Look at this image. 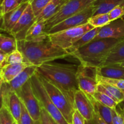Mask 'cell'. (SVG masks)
<instances>
[{"instance_id": "cell-1", "label": "cell", "mask_w": 124, "mask_h": 124, "mask_svg": "<svg viewBox=\"0 0 124 124\" xmlns=\"http://www.w3.org/2000/svg\"><path fill=\"white\" fill-rule=\"evenodd\" d=\"M78 67L76 64L49 62L37 66L36 72L59 89L75 107L74 96L79 89Z\"/></svg>"}, {"instance_id": "cell-2", "label": "cell", "mask_w": 124, "mask_h": 124, "mask_svg": "<svg viewBox=\"0 0 124 124\" xmlns=\"http://www.w3.org/2000/svg\"><path fill=\"white\" fill-rule=\"evenodd\" d=\"M17 46L23 55L24 62L36 66L70 55L67 51L53 44L48 36L42 41H17Z\"/></svg>"}, {"instance_id": "cell-3", "label": "cell", "mask_w": 124, "mask_h": 124, "mask_svg": "<svg viewBox=\"0 0 124 124\" xmlns=\"http://www.w3.org/2000/svg\"><path fill=\"white\" fill-rule=\"evenodd\" d=\"M124 38H102L94 40L71 52L70 55L76 58L81 64L88 68H96L102 65L110 51Z\"/></svg>"}, {"instance_id": "cell-4", "label": "cell", "mask_w": 124, "mask_h": 124, "mask_svg": "<svg viewBox=\"0 0 124 124\" xmlns=\"http://www.w3.org/2000/svg\"><path fill=\"white\" fill-rule=\"evenodd\" d=\"M30 81L33 91L41 108H44L58 124H69L50 99L37 72L30 78Z\"/></svg>"}, {"instance_id": "cell-5", "label": "cell", "mask_w": 124, "mask_h": 124, "mask_svg": "<svg viewBox=\"0 0 124 124\" xmlns=\"http://www.w3.org/2000/svg\"><path fill=\"white\" fill-rule=\"evenodd\" d=\"M38 75L53 103L60 111L67 122L69 124H72L73 116L76 110L75 107L59 89L42 76L39 74Z\"/></svg>"}, {"instance_id": "cell-6", "label": "cell", "mask_w": 124, "mask_h": 124, "mask_svg": "<svg viewBox=\"0 0 124 124\" xmlns=\"http://www.w3.org/2000/svg\"><path fill=\"white\" fill-rule=\"evenodd\" d=\"M93 28L94 27L93 26L87 23L76 27L47 35L53 44L68 51L82 35Z\"/></svg>"}, {"instance_id": "cell-7", "label": "cell", "mask_w": 124, "mask_h": 124, "mask_svg": "<svg viewBox=\"0 0 124 124\" xmlns=\"http://www.w3.org/2000/svg\"><path fill=\"white\" fill-rule=\"evenodd\" d=\"M97 0H67L54 15L46 21L45 32L47 33L54 26L64 19L82 12L92 6Z\"/></svg>"}, {"instance_id": "cell-8", "label": "cell", "mask_w": 124, "mask_h": 124, "mask_svg": "<svg viewBox=\"0 0 124 124\" xmlns=\"http://www.w3.org/2000/svg\"><path fill=\"white\" fill-rule=\"evenodd\" d=\"M17 94L33 119L39 124L41 107L33 91L30 79L23 85Z\"/></svg>"}, {"instance_id": "cell-9", "label": "cell", "mask_w": 124, "mask_h": 124, "mask_svg": "<svg viewBox=\"0 0 124 124\" xmlns=\"http://www.w3.org/2000/svg\"><path fill=\"white\" fill-rule=\"evenodd\" d=\"M96 68L85 67L80 64L78 67L77 81L79 89L89 97H93L96 92L98 81Z\"/></svg>"}, {"instance_id": "cell-10", "label": "cell", "mask_w": 124, "mask_h": 124, "mask_svg": "<svg viewBox=\"0 0 124 124\" xmlns=\"http://www.w3.org/2000/svg\"><path fill=\"white\" fill-rule=\"evenodd\" d=\"M94 10L95 7L93 4L82 12L64 19L56 25L54 26L46 34H54L87 24L88 23L89 18H90L94 14Z\"/></svg>"}, {"instance_id": "cell-11", "label": "cell", "mask_w": 124, "mask_h": 124, "mask_svg": "<svg viewBox=\"0 0 124 124\" xmlns=\"http://www.w3.org/2000/svg\"><path fill=\"white\" fill-rule=\"evenodd\" d=\"M35 16L31 9L30 3L22 14L21 17L13 28L10 35L17 41L25 40V35L29 28L35 22Z\"/></svg>"}, {"instance_id": "cell-12", "label": "cell", "mask_w": 124, "mask_h": 124, "mask_svg": "<svg viewBox=\"0 0 124 124\" xmlns=\"http://www.w3.org/2000/svg\"><path fill=\"white\" fill-rule=\"evenodd\" d=\"M85 92L79 89L74 96V105L78 111L85 119L86 122H91L94 118L95 110L92 99Z\"/></svg>"}, {"instance_id": "cell-13", "label": "cell", "mask_w": 124, "mask_h": 124, "mask_svg": "<svg viewBox=\"0 0 124 124\" xmlns=\"http://www.w3.org/2000/svg\"><path fill=\"white\" fill-rule=\"evenodd\" d=\"M36 66H30L24 69L10 82L7 83H1L2 97L10 92H15L16 94L18 93L22 88L23 85L27 81H29L30 78L36 72Z\"/></svg>"}, {"instance_id": "cell-14", "label": "cell", "mask_w": 124, "mask_h": 124, "mask_svg": "<svg viewBox=\"0 0 124 124\" xmlns=\"http://www.w3.org/2000/svg\"><path fill=\"white\" fill-rule=\"evenodd\" d=\"M102 38H124V20L122 18L112 21L101 27L94 40Z\"/></svg>"}, {"instance_id": "cell-15", "label": "cell", "mask_w": 124, "mask_h": 124, "mask_svg": "<svg viewBox=\"0 0 124 124\" xmlns=\"http://www.w3.org/2000/svg\"><path fill=\"white\" fill-rule=\"evenodd\" d=\"M29 3V2H23L13 10L3 15L1 19L0 30L10 34Z\"/></svg>"}, {"instance_id": "cell-16", "label": "cell", "mask_w": 124, "mask_h": 124, "mask_svg": "<svg viewBox=\"0 0 124 124\" xmlns=\"http://www.w3.org/2000/svg\"><path fill=\"white\" fill-rule=\"evenodd\" d=\"M30 66H32V64L27 62L19 64H6L0 68V82L2 83L10 82L24 69Z\"/></svg>"}, {"instance_id": "cell-17", "label": "cell", "mask_w": 124, "mask_h": 124, "mask_svg": "<svg viewBox=\"0 0 124 124\" xmlns=\"http://www.w3.org/2000/svg\"><path fill=\"white\" fill-rule=\"evenodd\" d=\"M3 106L6 107L15 122L19 120L21 113V101L15 92H10L3 96Z\"/></svg>"}, {"instance_id": "cell-18", "label": "cell", "mask_w": 124, "mask_h": 124, "mask_svg": "<svg viewBox=\"0 0 124 124\" xmlns=\"http://www.w3.org/2000/svg\"><path fill=\"white\" fill-rule=\"evenodd\" d=\"M46 21H38L31 26L25 35V41H38L45 40L48 37V35L45 32Z\"/></svg>"}, {"instance_id": "cell-19", "label": "cell", "mask_w": 124, "mask_h": 124, "mask_svg": "<svg viewBox=\"0 0 124 124\" xmlns=\"http://www.w3.org/2000/svg\"><path fill=\"white\" fill-rule=\"evenodd\" d=\"M67 1V0H51L41 13L35 18V22L38 21H47L61 9Z\"/></svg>"}, {"instance_id": "cell-20", "label": "cell", "mask_w": 124, "mask_h": 124, "mask_svg": "<svg viewBox=\"0 0 124 124\" xmlns=\"http://www.w3.org/2000/svg\"><path fill=\"white\" fill-rule=\"evenodd\" d=\"M124 62V39L111 49L103 63V66L117 64Z\"/></svg>"}, {"instance_id": "cell-21", "label": "cell", "mask_w": 124, "mask_h": 124, "mask_svg": "<svg viewBox=\"0 0 124 124\" xmlns=\"http://www.w3.org/2000/svg\"><path fill=\"white\" fill-rule=\"evenodd\" d=\"M96 74L103 77L124 79V69L115 65H107L96 68Z\"/></svg>"}, {"instance_id": "cell-22", "label": "cell", "mask_w": 124, "mask_h": 124, "mask_svg": "<svg viewBox=\"0 0 124 124\" xmlns=\"http://www.w3.org/2000/svg\"><path fill=\"white\" fill-rule=\"evenodd\" d=\"M121 4H124V0H97L93 4L95 7L93 15L108 13L113 9Z\"/></svg>"}, {"instance_id": "cell-23", "label": "cell", "mask_w": 124, "mask_h": 124, "mask_svg": "<svg viewBox=\"0 0 124 124\" xmlns=\"http://www.w3.org/2000/svg\"><path fill=\"white\" fill-rule=\"evenodd\" d=\"M100 29L101 27H94L93 28V29H92V30L87 32L85 33L84 35H82V36H81L76 43H74V44L73 45L72 47H71L70 49L68 50V52H69L70 54L71 52L76 51V50H78V49L83 47L84 46H85V45H86L87 44L89 43L90 42L93 41V40L95 38L96 35H98Z\"/></svg>"}, {"instance_id": "cell-24", "label": "cell", "mask_w": 124, "mask_h": 124, "mask_svg": "<svg viewBox=\"0 0 124 124\" xmlns=\"http://www.w3.org/2000/svg\"><path fill=\"white\" fill-rule=\"evenodd\" d=\"M18 49L17 40L13 36H8L0 33V50L6 54Z\"/></svg>"}, {"instance_id": "cell-25", "label": "cell", "mask_w": 124, "mask_h": 124, "mask_svg": "<svg viewBox=\"0 0 124 124\" xmlns=\"http://www.w3.org/2000/svg\"><path fill=\"white\" fill-rule=\"evenodd\" d=\"M94 106V110L104 119L108 124H113L112 123V109L96 100L93 97L92 99Z\"/></svg>"}, {"instance_id": "cell-26", "label": "cell", "mask_w": 124, "mask_h": 124, "mask_svg": "<svg viewBox=\"0 0 124 124\" xmlns=\"http://www.w3.org/2000/svg\"><path fill=\"white\" fill-rule=\"evenodd\" d=\"M93 97L96 100L99 102V103H102L104 105L107 106L111 109L116 108L119 105L113 98L102 92L96 91L93 95Z\"/></svg>"}, {"instance_id": "cell-27", "label": "cell", "mask_w": 124, "mask_h": 124, "mask_svg": "<svg viewBox=\"0 0 124 124\" xmlns=\"http://www.w3.org/2000/svg\"><path fill=\"white\" fill-rule=\"evenodd\" d=\"M111 21L109 18L108 13L93 15L88 21V23L94 27H102L108 24Z\"/></svg>"}, {"instance_id": "cell-28", "label": "cell", "mask_w": 124, "mask_h": 124, "mask_svg": "<svg viewBox=\"0 0 124 124\" xmlns=\"http://www.w3.org/2000/svg\"><path fill=\"white\" fill-rule=\"evenodd\" d=\"M51 0H31L30 4L36 18L41 13Z\"/></svg>"}, {"instance_id": "cell-29", "label": "cell", "mask_w": 124, "mask_h": 124, "mask_svg": "<svg viewBox=\"0 0 124 124\" xmlns=\"http://www.w3.org/2000/svg\"><path fill=\"white\" fill-rule=\"evenodd\" d=\"M101 83L102 84L104 87L112 94V96H113L114 98L116 100V102L118 104L123 102L124 99L123 90L117 88L115 87V86H113V85H109V84L102 83Z\"/></svg>"}, {"instance_id": "cell-30", "label": "cell", "mask_w": 124, "mask_h": 124, "mask_svg": "<svg viewBox=\"0 0 124 124\" xmlns=\"http://www.w3.org/2000/svg\"><path fill=\"white\" fill-rule=\"evenodd\" d=\"M96 79L98 83L109 84V85H113L120 89L124 90V79H109V78L103 77L99 76L98 75L96 76Z\"/></svg>"}, {"instance_id": "cell-31", "label": "cell", "mask_w": 124, "mask_h": 124, "mask_svg": "<svg viewBox=\"0 0 124 124\" xmlns=\"http://www.w3.org/2000/svg\"><path fill=\"white\" fill-rule=\"evenodd\" d=\"M24 62H24L23 55L19 50L16 49L13 52H11L9 54H7L6 64H19V63H22Z\"/></svg>"}, {"instance_id": "cell-32", "label": "cell", "mask_w": 124, "mask_h": 124, "mask_svg": "<svg viewBox=\"0 0 124 124\" xmlns=\"http://www.w3.org/2000/svg\"><path fill=\"white\" fill-rule=\"evenodd\" d=\"M19 6L16 0H2L0 6V12L2 16L13 10Z\"/></svg>"}, {"instance_id": "cell-33", "label": "cell", "mask_w": 124, "mask_h": 124, "mask_svg": "<svg viewBox=\"0 0 124 124\" xmlns=\"http://www.w3.org/2000/svg\"><path fill=\"white\" fill-rule=\"evenodd\" d=\"M18 124H39L33 119L31 115L27 110L26 108L21 102V113Z\"/></svg>"}, {"instance_id": "cell-34", "label": "cell", "mask_w": 124, "mask_h": 124, "mask_svg": "<svg viewBox=\"0 0 124 124\" xmlns=\"http://www.w3.org/2000/svg\"><path fill=\"white\" fill-rule=\"evenodd\" d=\"M0 120L1 124H13L15 121L8 109L4 106L0 109Z\"/></svg>"}, {"instance_id": "cell-35", "label": "cell", "mask_w": 124, "mask_h": 124, "mask_svg": "<svg viewBox=\"0 0 124 124\" xmlns=\"http://www.w3.org/2000/svg\"><path fill=\"white\" fill-rule=\"evenodd\" d=\"M113 124H124V113L123 109L117 105L116 108L112 109Z\"/></svg>"}, {"instance_id": "cell-36", "label": "cell", "mask_w": 124, "mask_h": 124, "mask_svg": "<svg viewBox=\"0 0 124 124\" xmlns=\"http://www.w3.org/2000/svg\"><path fill=\"white\" fill-rule=\"evenodd\" d=\"M124 15V4L119 5L113 9L108 13L110 21L121 18Z\"/></svg>"}, {"instance_id": "cell-37", "label": "cell", "mask_w": 124, "mask_h": 124, "mask_svg": "<svg viewBox=\"0 0 124 124\" xmlns=\"http://www.w3.org/2000/svg\"><path fill=\"white\" fill-rule=\"evenodd\" d=\"M39 124H58L50 114L43 108L41 109Z\"/></svg>"}, {"instance_id": "cell-38", "label": "cell", "mask_w": 124, "mask_h": 124, "mask_svg": "<svg viewBox=\"0 0 124 124\" xmlns=\"http://www.w3.org/2000/svg\"><path fill=\"white\" fill-rule=\"evenodd\" d=\"M85 119L76 109L74 112L73 116L72 124H85Z\"/></svg>"}, {"instance_id": "cell-39", "label": "cell", "mask_w": 124, "mask_h": 124, "mask_svg": "<svg viewBox=\"0 0 124 124\" xmlns=\"http://www.w3.org/2000/svg\"><path fill=\"white\" fill-rule=\"evenodd\" d=\"M88 124H108L105 122L104 119L99 115V114L95 111L94 118L91 122H86Z\"/></svg>"}, {"instance_id": "cell-40", "label": "cell", "mask_w": 124, "mask_h": 124, "mask_svg": "<svg viewBox=\"0 0 124 124\" xmlns=\"http://www.w3.org/2000/svg\"><path fill=\"white\" fill-rule=\"evenodd\" d=\"M7 56V54L3 53H0V68H2L4 65H6Z\"/></svg>"}, {"instance_id": "cell-41", "label": "cell", "mask_w": 124, "mask_h": 124, "mask_svg": "<svg viewBox=\"0 0 124 124\" xmlns=\"http://www.w3.org/2000/svg\"><path fill=\"white\" fill-rule=\"evenodd\" d=\"M3 106V97L2 94V90H1V83L0 82V109Z\"/></svg>"}, {"instance_id": "cell-42", "label": "cell", "mask_w": 124, "mask_h": 124, "mask_svg": "<svg viewBox=\"0 0 124 124\" xmlns=\"http://www.w3.org/2000/svg\"><path fill=\"white\" fill-rule=\"evenodd\" d=\"M111 65H115V66H117L120 67V68H122L124 69V62H122V63H117V64H111Z\"/></svg>"}, {"instance_id": "cell-43", "label": "cell", "mask_w": 124, "mask_h": 124, "mask_svg": "<svg viewBox=\"0 0 124 124\" xmlns=\"http://www.w3.org/2000/svg\"><path fill=\"white\" fill-rule=\"evenodd\" d=\"M16 1H18V2L19 4H21L23 3V2H30L31 0H16Z\"/></svg>"}, {"instance_id": "cell-44", "label": "cell", "mask_w": 124, "mask_h": 124, "mask_svg": "<svg viewBox=\"0 0 124 124\" xmlns=\"http://www.w3.org/2000/svg\"><path fill=\"white\" fill-rule=\"evenodd\" d=\"M1 19H2V15H1V12H0V21H1Z\"/></svg>"}, {"instance_id": "cell-45", "label": "cell", "mask_w": 124, "mask_h": 124, "mask_svg": "<svg viewBox=\"0 0 124 124\" xmlns=\"http://www.w3.org/2000/svg\"><path fill=\"white\" fill-rule=\"evenodd\" d=\"M2 0H0V6H1V3H2Z\"/></svg>"}, {"instance_id": "cell-46", "label": "cell", "mask_w": 124, "mask_h": 124, "mask_svg": "<svg viewBox=\"0 0 124 124\" xmlns=\"http://www.w3.org/2000/svg\"><path fill=\"white\" fill-rule=\"evenodd\" d=\"M13 124H17V122H15H15H14V123H13Z\"/></svg>"}, {"instance_id": "cell-47", "label": "cell", "mask_w": 124, "mask_h": 124, "mask_svg": "<svg viewBox=\"0 0 124 124\" xmlns=\"http://www.w3.org/2000/svg\"><path fill=\"white\" fill-rule=\"evenodd\" d=\"M0 53H4L3 52H2V51H1V50H0Z\"/></svg>"}, {"instance_id": "cell-48", "label": "cell", "mask_w": 124, "mask_h": 124, "mask_svg": "<svg viewBox=\"0 0 124 124\" xmlns=\"http://www.w3.org/2000/svg\"><path fill=\"white\" fill-rule=\"evenodd\" d=\"M122 19H124V15L123 16V17H122Z\"/></svg>"}, {"instance_id": "cell-49", "label": "cell", "mask_w": 124, "mask_h": 124, "mask_svg": "<svg viewBox=\"0 0 124 124\" xmlns=\"http://www.w3.org/2000/svg\"><path fill=\"white\" fill-rule=\"evenodd\" d=\"M123 92H124V90H123ZM124 102V99L123 102Z\"/></svg>"}, {"instance_id": "cell-50", "label": "cell", "mask_w": 124, "mask_h": 124, "mask_svg": "<svg viewBox=\"0 0 124 124\" xmlns=\"http://www.w3.org/2000/svg\"><path fill=\"white\" fill-rule=\"evenodd\" d=\"M123 111H124V108H123Z\"/></svg>"}, {"instance_id": "cell-51", "label": "cell", "mask_w": 124, "mask_h": 124, "mask_svg": "<svg viewBox=\"0 0 124 124\" xmlns=\"http://www.w3.org/2000/svg\"><path fill=\"white\" fill-rule=\"evenodd\" d=\"M0 124H1V120H0Z\"/></svg>"}]
</instances>
